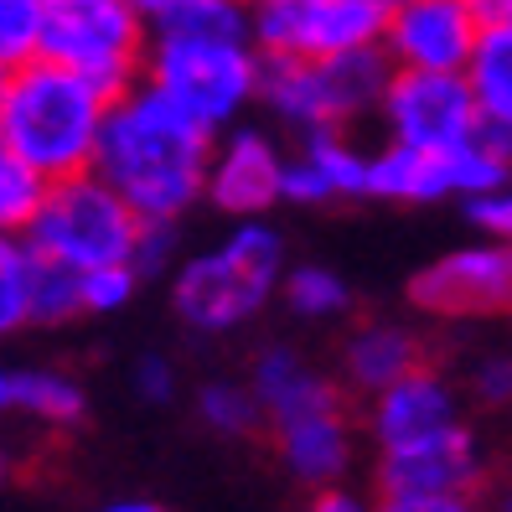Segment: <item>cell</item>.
I'll list each match as a JSON object with an SVG mask.
<instances>
[{"instance_id":"603a6c76","label":"cell","mask_w":512,"mask_h":512,"mask_svg":"<svg viewBox=\"0 0 512 512\" xmlns=\"http://www.w3.org/2000/svg\"><path fill=\"white\" fill-rule=\"evenodd\" d=\"M445 176H450V197L471 202V197H487V192H497V187L512 182V156H507V150H497L487 135L476 130L471 140L445 150Z\"/></svg>"},{"instance_id":"60d3db41","label":"cell","mask_w":512,"mask_h":512,"mask_svg":"<svg viewBox=\"0 0 512 512\" xmlns=\"http://www.w3.org/2000/svg\"><path fill=\"white\" fill-rule=\"evenodd\" d=\"M492 16H497V21H507V26H512V0H497V6H492Z\"/></svg>"},{"instance_id":"d6986e66","label":"cell","mask_w":512,"mask_h":512,"mask_svg":"<svg viewBox=\"0 0 512 512\" xmlns=\"http://www.w3.org/2000/svg\"><path fill=\"white\" fill-rule=\"evenodd\" d=\"M466 83H471V94H476L481 125L512 135V26L507 21L487 16V26H481V37L471 47Z\"/></svg>"},{"instance_id":"ffe728a7","label":"cell","mask_w":512,"mask_h":512,"mask_svg":"<svg viewBox=\"0 0 512 512\" xmlns=\"http://www.w3.org/2000/svg\"><path fill=\"white\" fill-rule=\"evenodd\" d=\"M11 414H26V419L52 425V430H68L88 414V399L57 368H11Z\"/></svg>"},{"instance_id":"ac0fdd59","label":"cell","mask_w":512,"mask_h":512,"mask_svg":"<svg viewBox=\"0 0 512 512\" xmlns=\"http://www.w3.org/2000/svg\"><path fill=\"white\" fill-rule=\"evenodd\" d=\"M419 363H425V347H419L409 326H394V321H373L347 342V383L363 388V394H378L394 378L414 373Z\"/></svg>"},{"instance_id":"8fae6325","label":"cell","mask_w":512,"mask_h":512,"mask_svg":"<svg viewBox=\"0 0 512 512\" xmlns=\"http://www.w3.org/2000/svg\"><path fill=\"white\" fill-rule=\"evenodd\" d=\"M481 26L487 11L476 0H399L383 21V57L394 68L466 73Z\"/></svg>"},{"instance_id":"277c9868","label":"cell","mask_w":512,"mask_h":512,"mask_svg":"<svg viewBox=\"0 0 512 512\" xmlns=\"http://www.w3.org/2000/svg\"><path fill=\"white\" fill-rule=\"evenodd\" d=\"M388 73H394V63L383 57V47L342 57H264L259 104L300 135L342 130L357 114L378 109Z\"/></svg>"},{"instance_id":"f1b7e54d","label":"cell","mask_w":512,"mask_h":512,"mask_svg":"<svg viewBox=\"0 0 512 512\" xmlns=\"http://www.w3.org/2000/svg\"><path fill=\"white\" fill-rule=\"evenodd\" d=\"M42 26H47V0H0V63L21 68L42 57Z\"/></svg>"},{"instance_id":"ba28073f","label":"cell","mask_w":512,"mask_h":512,"mask_svg":"<svg viewBox=\"0 0 512 512\" xmlns=\"http://www.w3.org/2000/svg\"><path fill=\"white\" fill-rule=\"evenodd\" d=\"M383 0H249V37L264 57H342L383 47Z\"/></svg>"},{"instance_id":"8d00e7d4","label":"cell","mask_w":512,"mask_h":512,"mask_svg":"<svg viewBox=\"0 0 512 512\" xmlns=\"http://www.w3.org/2000/svg\"><path fill=\"white\" fill-rule=\"evenodd\" d=\"M306 512H378V502L337 481V487H316V497H311V507H306Z\"/></svg>"},{"instance_id":"4dcf8cb0","label":"cell","mask_w":512,"mask_h":512,"mask_svg":"<svg viewBox=\"0 0 512 512\" xmlns=\"http://www.w3.org/2000/svg\"><path fill=\"white\" fill-rule=\"evenodd\" d=\"M461 207H466V218H471V228L481 238H502V244H512V182L487 192V197H471Z\"/></svg>"},{"instance_id":"d4e9b609","label":"cell","mask_w":512,"mask_h":512,"mask_svg":"<svg viewBox=\"0 0 512 512\" xmlns=\"http://www.w3.org/2000/svg\"><path fill=\"white\" fill-rule=\"evenodd\" d=\"M78 275L83 269L37 254L32 249V321L42 326H63L73 316H83V295H78Z\"/></svg>"},{"instance_id":"5bb4252c","label":"cell","mask_w":512,"mask_h":512,"mask_svg":"<svg viewBox=\"0 0 512 512\" xmlns=\"http://www.w3.org/2000/svg\"><path fill=\"white\" fill-rule=\"evenodd\" d=\"M461 425V404H456V388H450L430 363H419L414 373L394 378L388 388L373 394V414H368V430L378 440V450L388 445H409V440H425L435 430Z\"/></svg>"},{"instance_id":"1f68e13d","label":"cell","mask_w":512,"mask_h":512,"mask_svg":"<svg viewBox=\"0 0 512 512\" xmlns=\"http://www.w3.org/2000/svg\"><path fill=\"white\" fill-rule=\"evenodd\" d=\"M280 202H295V207H321V202H331V192L321 187L316 166L300 156V150H290L285 166H280Z\"/></svg>"},{"instance_id":"44dd1931","label":"cell","mask_w":512,"mask_h":512,"mask_svg":"<svg viewBox=\"0 0 512 512\" xmlns=\"http://www.w3.org/2000/svg\"><path fill=\"white\" fill-rule=\"evenodd\" d=\"M150 37H202V42H254L249 0H171L150 21Z\"/></svg>"},{"instance_id":"2e32d148","label":"cell","mask_w":512,"mask_h":512,"mask_svg":"<svg viewBox=\"0 0 512 512\" xmlns=\"http://www.w3.org/2000/svg\"><path fill=\"white\" fill-rule=\"evenodd\" d=\"M254 399L264 409L269 425H285V419L295 414H316V409H337L342 394H337V383L321 378L306 357L290 352V347H269L254 357Z\"/></svg>"},{"instance_id":"d6a6232c","label":"cell","mask_w":512,"mask_h":512,"mask_svg":"<svg viewBox=\"0 0 512 512\" xmlns=\"http://www.w3.org/2000/svg\"><path fill=\"white\" fill-rule=\"evenodd\" d=\"M171 249H176V223H166V218H145L140 223V238H135V269L140 275H161L166 269V259H171Z\"/></svg>"},{"instance_id":"30bf717a","label":"cell","mask_w":512,"mask_h":512,"mask_svg":"<svg viewBox=\"0 0 512 512\" xmlns=\"http://www.w3.org/2000/svg\"><path fill=\"white\" fill-rule=\"evenodd\" d=\"M409 300L425 316H445V321L512 316V244L481 238V244L430 259L409 280Z\"/></svg>"},{"instance_id":"f35d334b","label":"cell","mask_w":512,"mask_h":512,"mask_svg":"<svg viewBox=\"0 0 512 512\" xmlns=\"http://www.w3.org/2000/svg\"><path fill=\"white\" fill-rule=\"evenodd\" d=\"M130 6H135V11L145 16V21H156V16H161V11L171 6V0H130Z\"/></svg>"},{"instance_id":"74e56055","label":"cell","mask_w":512,"mask_h":512,"mask_svg":"<svg viewBox=\"0 0 512 512\" xmlns=\"http://www.w3.org/2000/svg\"><path fill=\"white\" fill-rule=\"evenodd\" d=\"M99 512H166V507L161 502H145V497H119V502H109Z\"/></svg>"},{"instance_id":"4316f807","label":"cell","mask_w":512,"mask_h":512,"mask_svg":"<svg viewBox=\"0 0 512 512\" xmlns=\"http://www.w3.org/2000/svg\"><path fill=\"white\" fill-rule=\"evenodd\" d=\"M32 326V249L26 238L0 244V337Z\"/></svg>"},{"instance_id":"484cf974","label":"cell","mask_w":512,"mask_h":512,"mask_svg":"<svg viewBox=\"0 0 512 512\" xmlns=\"http://www.w3.org/2000/svg\"><path fill=\"white\" fill-rule=\"evenodd\" d=\"M280 290H285V306H290L295 316H311V321L342 316V311L352 306L347 280L337 275V269H326V264H295V269H285Z\"/></svg>"},{"instance_id":"83f0119b","label":"cell","mask_w":512,"mask_h":512,"mask_svg":"<svg viewBox=\"0 0 512 512\" xmlns=\"http://www.w3.org/2000/svg\"><path fill=\"white\" fill-rule=\"evenodd\" d=\"M197 414H202V425L218 430V435H249L264 419V409H259L249 383H202Z\"/></svg>"},{"instance_id":"ee69618b","label":"cell","mask_w":512,"mask_h":512,"mask_svg":"<svg viewBox=\"0 0 512 512\" xmlns=\"http://www.w3.org/2000/svg\"><path fill=\"white\" fill-rule=\"evenodd\" d=\"M476 6H481V11H487V16H492V6H497V0H476Z\"/></svg>"},{"instance_id":"5b68a950","label":"cell","mask_w":512,"mask_h":512,"mask_svg":"<svg viewBox=\"0 0 512 512\" xmlns=\"http://www.w3.org/2000/svg\"><path fill=\"white\" fill-rule=\"evenodd\" d=\"M145 83L171 94L202 130H233L259 99L264 52L254 42H202V37H150Z\"/></svg>"},{"instance_id":"836d02e7","label":"cell","mask_w":512,"mask_h":512,"mask_svg":"<svg viewBox=\"0 0 512 512\" xmlns=\"http://www.w3.org/2000/svg\"><path fill=\"white\" fill-rule=\"evenodd\" d=\"M135 394H140L145 404H171V394H176V373H171L166 357H156V352H145V357H140V363H135Z\"/></svg>"},{"instance_id":"6da1fadb","label":"cell","mask_w":512,"mask_h":512,"mask_svg":"<svg viewBox=\"0 0 512 512\" xmlns=\"http://www.w3.org/2000/svg\"><path fill=\"white\" fill-rule=\"evenodd\" d=\"M213 130L161 94L156 83H130L109 99L94 171L125 197L140 218L176 223L207 192V161H213Z\"/></svg>"},{"instance_id":"7dc6e473","label":"cell","mask_w":512,"mask_h":512,"mask_svg":"<svg viewBox=\"0 0 512 512\" xmlns=\"http://www.w3.org/2000/svg\"><path fill=\"white\" fill-rule=\"evenodd\" d=\"M507 512H512V502H507Z\"/></svg>"},{"instance_id":"d590c367","label":"cell","mask_w":512,"mask_h":512,"mask_svg":"<svg viewBox=\"0 0 512 512\" xmlns=\"http://www.w3.org/2000/svg\"><path fill=\"white\" fill-rule=\"evenodd\" d=\"M476 394L487 404H512V357H487L476 368Z\"/></svg>"},{"instance_id":"4fadbf2b","label":"cell","mask_w":512,"mask_h":512,"mask_svg":"<svg viewBox=\"0 0 512 512\" xmlns=\"http://www.w3.org/2000/svg\"><path fill=\"white\" fill-rule=\"evenodd\" d=\"M280 166L285 150L254 125H233L213 140V161H207V192L213 207L228 218H264L280 202Z\"/></svg>"},{"instance_id":"8992f818","label":"cell","mask_w":512,"mask_h":512,"mask_svg":"<svg viewBox=\"0 0 512 512\" xmlns=\"http://www.w3.org/2000/svg\"><path fill=\"white\" fill-rule=\"evenodd\" d=\"M140 223L145 218L99 171H78V176H63V182H47V197L21 238L37 254H52L73 269H94V264L135 259Z\"/></svg>"},{"instance_id":"9c48e42d","label":"cell","mask_w":512,"mask_h":512,"mask_svg":"<svg viewBox=\"0 0 512 512\" xmlns=\"http://www.w3.org/2000/svg\"><path fill=\"white\" fill-rule=\"evenodd\" d=\"M378 119L388 140L414 150H450L476 135L481 114L466 73H430V68H394L383 83Z\"/></svg>"},{"instance_id":"f6af8a7d","label":"cell","mask_w":512,"mask_h":512,"mask_svg":"<svg viewBox=\"0 0 512 512\" xmlns=\"http://www.w3.org/2000/svg\"><path fill=\"white\" fill-rule=\"evenodd\" d=\"M383 6H399V0H383Z\"/></svg>"},{"instance_id":"e0dca14e","label":"cell","mask_w":512,"mask_h":512,"mask_svg":"<svg viewBox=\"0 0 512 512\" xmlns=\"http://www.w3.org/2000/svg\"><path fill=\"white\" fill-rule=\"evenodd\" d=\"M368 197L378 202H399V207H430L450 197V176H445V150H414L388 140L378 156L368 161Z\"/></svg>"},{"instance_id":"b9f144b4","label":"cell","mask_w":512,"mask_h":512,"mask_svg":"<svg viewBox=\"0 0 512 512\" xmlns=\"http://www.w3.org/2000/svg\"><path fill=\"white\" fill-rule=\"evenodd\" d=\"M6 88H11V68L0 63V104H6Z\"/></svg>"},{"instance_id":"ab89813d","label":"cell","mask_w":512,"mask_h":512,"mask_svg":"<svg viewBox=\"0 0 512 512\" xmlns=\"http://www.w3.org/2000/svg\"><path fill=\"white\" fill-rule=\"evenodd\" d=\"M0 414H11V368L0 363Z\"/></svg>"},{"instance_id":"7a4b0ae2","label":"cell","mask_w":512,"mask_h":512,"mask_svg":"<svg viewBox=\"0 0 512 512\" xmlns=\"http://www.w3.org/2000/svg\"><path fill=\"white\" fill-rule=\"evenodd\" d=\"M109 94L78 78L73 68L32 57L11 68V88L0 104V140H6L26 166H37L47 182L94 171L99 135H104Z\"/></svg>"},{"instance_id":"bcb514c9","label":"cell","mask_w":512,"mask_h":512,"mask_svg":"<svg viewBox=\"0 0 512 512\" xmlns=\"http://www.w3.org/2000/svg\"><path fill=\"white\" fill-rule=\"evenodd\" d=\"M0 244H6V233H0Z\"/></svg>"},{"instance_id":"9a60e30c","label":"cell","mask_w":512,"mask_h":512,"mask_svg":"<svg viewBox=\"0 0 512 512\" xmlns=\"http://www.w3.org/2000/svg\"><path fill=\"white\" fill-rule=\"evenodd\" d=\"M275 456L306 487H337L352 471V425H347L342 404L316 409V414H295L285 425H275Z\"/></svg>"},{"instance_id":"7402d4cb","label":"cell","mask_w":512,"mask_h":512,"mask_svg":"<svg viewBox=\"0 0 512 512\" xmlns=\"http://www.w3.org/2000/svg\"><path fill=\"white\" fill-rule=\"evenodd\" d=\"M300 156H306L321 176V187L337 197H368V150H357L342 130H311L300 135Z\"/></svg>"},{"instance_id":"7bdbcfd3","label":"cell","mask_w":512,"mask_h":512,"mask_svg":"<svg viewBox=\"0 0 512 512\" xmlns=\"http://www.w3.org/2000/svg\"><path fill=\"white\" fill-rule=\"evenodd\" d=\"M11 466V456H6V445H0V471H6Z\"/></svg>"},{"instance_id":"f546056e","label":"cell","mask_w":512,"mask_h":512,"mask_svg":"<svg viewBox=\"0 0 512 512\" xmlns=\"http://www.w3.org/2000/svg\"><path fill=\"white\" fill-rule=\"evenodd\" d=\"M135 285H140V269H135L130 259L83 269V275H78V295H83V311H88V316H109V311H125V306H130V295H135Z\"/></svg>"},{"instance_id":"e575fe53","label":"cell","mask_w":512,"mask_h":512,"mask_svg":"<svg viewBox=\"0 0 512 512\" xmlns=\"http://www.w3.org/2000/svg\"><path fill=\"white\" fill-rule=\"evenodd\" d=\"M378 512H481L471 492H440V497H378Z\"/></svg>"},{"instance_id":"7c38bea8","label":"cell","mask_w":512,"mask_h":512,"mask_svg":"<svg viewBox=\"0 0 512 512\" xmlns=\"http://www.w3.org/2000/svg\"><path fill=\"white\" fill-rule=\"evenodd\" d=\"M481 476H487V461H481V445L466 425L378 450V497H440V492L476 497Z\"/></svg>"},{"instance_id":"cb8c5ba5","label":"cell","mask_w":512,"mask_h":512,"mask_svg":"<svg viewBox=\"0 0 512 512\" xmlns=\"http://www.w3.org/2000/svg\"><path fill=\"white\" fill-rule=\"evenodd\" d=\"M42 197H47V176L37 166H26L16 150L0 140V233L21 238L26 228H32Z\"/></svg>"},{"instance_id":"3957f363","label":"cell","mask_w":512,"mask_h":512,"mask_svg":"<svg viewBox=\"0 0 512 512\" xmlns=\"http://www.w3.org/2000/svg\"><path fill=\"white\" fill-rule=\"evenodd\" d=\"M285 280V238L264 218H238V228L218 249L187 259L171 280V306L202 337L244 326L269 306Z\"/></svg>"},{"instance_id":"52a82bcc","label":"cell","mask_w":512,"mask_h":512,"mask_svg":"<svg viewBox=\"0 0 512 512\" xmlns=\"http://www.w3.org/2000/svg\"><path fill=\"white\" fill-rule=\"evenodd\" d=\"M150 21L130 0H47L42 57L73 68L104 94H125L145 78Z\"/></svg>"}]
</instances>
